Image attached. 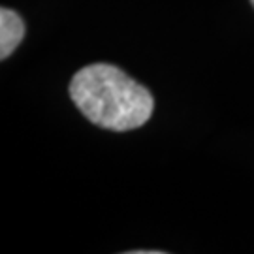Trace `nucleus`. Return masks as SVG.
I'll return each mask as SVG.
<instances>
[{"instance_id":"f03ea898","label":"nucleus","mask_w":254,"mask_h":254,"mask_svg":"<svg viewBox=\"0 0 254 254\" xmlns=\"http://www.w3.org/2000/svg\"><path fill=\"white\" fill-rule=\"evenodd\" d=\"M25 38V23L17 11L0 9V59L6 61Z\"/></svg>"},{"instance_id":"7ed1b4c3","label":"nucleus","mask_w":254,"mask_h":254,"mask_svg":"<svg viewBox=\"0 0 254 254\" xmlns=\"http://www.w3.org/2000/svg\"><path fill=\"white\" fill-rule=\"evenodd\" d=\"M251 4H253V6H254V0H251Z\"/></svg>"},{"instance_id":"f257e3e1","label":"nucleus","mask_w":254,"mask_h":254,"mask_svg":"<svg viewBox=\"0 0 254 254\" xmlns=\"http://www.w3.org/2000/svg\"><path fill=\"white\" fill-rule=\"evenodd\" d=\"M70 98L92 125L113 132L143 127L151 119V91L119 66L96 63L83 66L70 81Z\"/></svg>"}]
</instances>
